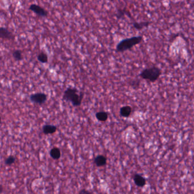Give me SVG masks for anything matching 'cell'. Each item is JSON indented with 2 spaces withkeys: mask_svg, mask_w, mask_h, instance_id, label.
<instances>
[{
  "mask_svg": "<svg viewBox=\"0 0 194 194\" xmlns=\"http://www.w3.org/2000/svg\"><path fill=\"white\" fill-rule=\"evenodd\" d=\"M78 89L76 88H67L64 92L63 100L66 102H70L74 107H79L81 104L84 93L81 92L80 94H78Z\"/></svg>",
  "mask_w": 194,
  "mask_h": 194,
  "instance_id": "obj_1",
  "label": "cell"
},
{
  "mask_svg": "<svg viewBox=\"0 0 194 194\" xmlns=\"http://www.w3.org/2000/svg\"><path fill=\"white\" fill-rule=\"evenodd\" d=\"M143 40L142 36H135L121 40L116 46V50L117 52H125L134 46L141 43Z\"/></svg>",
  "mask_w": 194,
  "mask_h": 194,
  "instance_id": "obj_2",
  "label": "cell"
},
{
  "mask_svg": "<svg viewBox=\"0 0 194 194\" xmlns=\"http://www.w3.org/2000/svg\"><path fill=\"white\" fill-rule=\"evenodd\" d=\"M162 71L159 68L153 66L143 69L140 73V76L143 79L154 83L158 79Z\"/></svg>",
  "mask_w": 194,
  "mask_h": 194,
  "instance_id": "obj_3",
  "label": "cell"
},
{
  "mask_svg": "<svg viewBox=\"0 0 194 194\" xmlns=\"http://www.w3.org/2000/svg\"><path fill=\"white\" fill-rule=\"evenodd\" d=\"M30 99L32 102L41 105L47 100V95L44 93H36L30 96Z\"/></svg>",
  "mask_w": 194,
  "mask_h": 194,
  "instance_id": "obj_4",
  "label": "cell"
},
{
  "mask_svg": "<svg viewBox=\"0 0 194 194\" xmlns=\"http://www.w3.org/2000/svg\"><path fill=\"white\" fill-rule=\"evenodd\" d=\"M30 10L41 17H47V12L43 8L36 4H32L29 8Z\"/></svg>",
  "mask_w": 194,
  "mask_h": 194,
  "instance_id": "obj_5",
  "label": "cell"
},
{
  "mask_svg": "<svg viewBox=\"0 0 194 194\" xmlns=\"http://www.w3.org/2000/svg\"><path fill=\"white\" fill-rule=\"evenodd\" d=\"M0 38L4 39H14V36L7 29L4 28H0Z\"/></svg>",
  "mask_w": 194,
  "mask_h": 194,
  "instance_id": "obj_6",
  "label": "cell"
},
{
  "mask_svg": "<svg viewBox=\"0 0 194 194\" xmlns=\"http://www.w3.org/2000/svg\"><path fill=\"white\" fill-rule=\"evenodd\" d=\"M133 180L136 185L140 187H143L146 185V179L140 174H135L133 176Z\"/></svg>",
  "mask_w": 194,
  "mask_h": 194,
  "instance_id": "obj_7",
  "label": "cell"
},
{
  "mask_svg": "<svg viewBox=\"0 0 194 194\" xmlns=\"http://www.w3.org/2000/svg\"><path fill=\"white\" fill-rule=\"evenodd\" d=\"M107 161V158L104 155H99L94 158V163L98 167H102L106 165Z\"/></svg>",
  "mask_w": 194,
  "mask_h": 194,
  "instance_id": "obj_8",
  "label": "cell"
},
{
  "mask_svg": "<svg viewBox=\"0 0 194 194\" xmlns=\"http://www.w3.org/2000/svg\"><path fill=\"white\" fill-rule=\"evenodd\" d=\"M56 126L52 125H45L43 127V132L46 135L54 134L56 132Z\"/></svg>",
  "mask_w": 194,
  "mask_h": 194,
  "instance_id": "obj_9",
  "label": "cell"
},
{
  "mask_svg": "<svg viewBox=\"0 0 194 194\" xmlns=\"http://www.w3.org/2000/svg\"><path fill=\"white\" fill-rule=\"evenodd\" d=\"M132 107L128 106H124L120 109V115L123 117H128L132 113Z\"/></svg>",
  "mask_w": 194,
  "mask_h": 194,
  "instance_id": "obj_10",
  "label": "cell"
},
{
  "mask_svg": "<svg viewBox=\"0 0 194 194\" xmlns=\"http://www.w3.org/2000/svg\"><path fill=\"white\" fill-rule=\"evenodd\" d=\"M150 24V22H149L148 21L141 22H134L133 23V26L136 30H141L145 28H147Z\"/></svg>",
  "mask_w": 194,
  "mask_h": 194,
  "instance_id": "obj_11",
  "label": "cell"
},
{
  "mask_svg": "<svg viewBox=\"0 0 194 194\" xmlns=\"http://www.w3.org/2000/svg\"><path fill=\"white\" fill-rule=\"evenodd\" d=\"M96 117L97 120H99V121L105 122L108 119V115L106 112L100 111V112L96 113Z\"/></svg>",
  "mask_w": 194,
  "mask_h": 194,
  "instance_id": "obj_12",
  "label": "cell"
},
{
  "mask_svg": "<svg viewBox=\"0 0 194 194\" xmlns=\"http://www.w3.org/2000/svg\"><path fill=\"white\" fill-rule=\"evenodd\" d=\"M50 155L54 159H59L61 156L60 149L57 147H53L50 151Z\"/></svg>",
  "mask_w": 194,
  "mask_h": 194,
  "instance_id": "obj_13",
  "label": "cell"
},
{
  "mask_svg": "<svg viewBox=\"0 0 194 194\" xmlns=\"http://www.w3.org/2000/svg\"><path fill=\"white\" fill-rule=\"evenodd\" d=\"M37 59L38 60L43 63H46L48 62V56L46 54H45V52H41L37 56Z\"/></svg>",
  "mask_w": 194,
  "mask_h": 194,
  "instance_id": "obj_14",
  "label": "cell"
},
{
  "mask_svg": "<svg viewBox=\"0 0 194 194\" xmlns=\"http://www.w3.org/2000/svg\"><path fill=\"white\" fill-rule=\"evenodd\" d=\"M13 56L16 60H21L22 59V52L20 50L14 51L13 52Z\"/></svg>",
  "mask_w": 194,
  "mask_h": 194,
  "instance_id": "obj_15",
  "label": "cell"
},
{
  "mask_svg": "<svg viewBox=\"0 0 194 194\" xmlns=\"http://www.w3.org/2000/svg\"><path fill=\"white\" fill-rule=\"evenodd\" d=\"M16 161V158L13 155L9 156L5 160V163L8 166H10L13 164Z\"/></svg>",
  "mask_w": 194,
  "mask_h": 194,
  "instance_id": "obj_16",
  "label": "cell"
},
{
  "mask_svg": "<svg viewBox=\"0 0 194 194\" xmlns=\"http://www.w3.org/2000/svg\"><path fill=\"white\" fill-rule=\"evenodd\" d=\"M126 13V11H125V10L119 9V10H118L116 16L118 18H121L122 17H123L125 15Z\"/></svg>",
  "mask_w": 194,
  "mask_h": 194,
  "instance_id": "obj_17",
  "label": "cell"
},
{
  "mask_svg": "<svg viewBox=\"0 0 194 194\" xmlns=\"http://www.w3.org/2000/svg\"><path fill=\"white\" fill-rule=\"evenodd\" d=\"M91 193V192L86 190V189H81L80 191L79 192V193Z\"/></svg>",
  "mask_w": 194,
  "mask_h": 194,
  "instance_id": "obj_18",
  "label": "cell"
},
{
  "mask_svg": "<svg viewBox=\"0 0 194 194\" xmlns=\"http://www.w3.org/2000/svg\"><path fill=\"white\" fill-rule=\"evenodd\" d=\"M4 191V187L2 184H0V193H2Z\"/></svg>",
  "mask_w": 194,
  "mask_h": 194,
  "instance_id": "obj_19",
  "label": "cell"
},
{
  "mask_svg": "<svg viewBox=\"0 0 194 194\" xmlns=\"http://www.w3.org/2000/svg\"><path fill=\"white\" fill-rule=\"evenodd\" d=\"M1 116H0V124H1Z\"/></svg>",
  "mask_w": 194,
  "mask_h": 194,
  "instance_id": "obj_20",
  "label": "cell"
}]
</instances>
